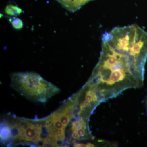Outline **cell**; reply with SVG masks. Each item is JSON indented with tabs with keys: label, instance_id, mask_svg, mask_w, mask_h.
I'll return each instance as SVG.
<instances>
[{
	"label": "cell",
	"instance_id": "1",
	"mask_svg": "<svg viewBox=\"0 0 147 147\" xmlns=\"http://www.w3.org/2000/svg\"><path fill=\"white\" fill-rule=\"evenodd\" d=\"M11 86L21 95L29 99L45 103L60 90L45 81L38 74L17 72L11 75Z\"/></svg>",
	"mask_w": 147,
	"mask_h": 147
},
{
	"label": "cell",
	"instance_id": "2",
	"mask_svg": "<svg viewBox=\"0 0 147 147\" xmlns=\"http://www.w3.org/2000/svg\"><path fill=\"white\" fill-rule=\"evenodd\" d=\"M68 11L74 12L92 0H56Z\"/></svg>",
	"mask_w": 147,
	"mask_h": 147
},
{
	"label": "cell",
	"instance_id": "3",
	"mask_svg": "<svg viewBox=\"0 0 147 147\" xmlns=\"http://www.w3.org/2000/svg\"><path fill=\"white\" fill-rule=\"evenodd\" d=\"M11 139L10 128L7 123L5 122L1 124V142L5 143Z\"/></svg>",
	"mask_w": 147,
	"mask_h": 147
},
{
	"label": "cell",
	"instance_id": "4",
	"mask_svg": "<svg viewBox=\"0 0 147 147\" xmlns=\"http://www.w3.org/2000/svg\"><path fill=\"white\" fill-rule=\"evenodd\" d=\"M21 9L12 5H8L5 9L7 14L10 15H19L21 12Z\"/></svg>",
	"mask_w": 147,
	"mask_h": 147
},
{
	"label": "cell",
	"instance_id": "5",
	"mask_svg": "<svg viewBox=\"0 0 147 147\" xmlns=\"http://www.w3.org/2000/svg\"><path fill=\"white\" fill-rule=\"evenodd\" d=\"M13 26L16 29H20L23 26V23L21 19L18 18H11L9 19Z\"/></svg>",
	"mask_w": 147,
	"mask_h": 147
},
{
	"label": "cell",
	"instance_id": "6",
	"mask_svg": "<svg viewBox=\"0 0 147 147\" xmlns=\"http://www.w3.org/2000/svg\"><path fill=\"white\" fill-rule=\"evenodd\" d=\"M94 90L95 93L97 97V102H99L105 99V96L104 94V92L105 90H95L94 88H93Z\"/></svg>",
	"mask_w": 147,
	"mask_h": 147
},
{
	"label": "cell",
	"instance_id": "7",
	"mask_svg": "<svg viewBox=\"0 0 147 147\" xmlns=\"http://www.w3.org/2000/svg\"><path fill=\"white\" fill-rule=\"evenodd\" d=\"M86 129H85L82 128L80 129H78V130H74V131H76L78 132V134H79L80 137H82V139H84L85 136H86L87 133V131H86Z\"/></svg>",
	"mask_w": 147,
	"mask_h": 147
},
{
	"label": "cell",
	"instance_id": "8",
	"mask_svg": "<svg viewBox=\"0 0 147 147\" xmlns=\"http://www.w3.org/2000/svg\"><path fill=\"white\" fill-rule=\"evenodd\" d=\"M85 99L86 100H88L90 102H92L93 101L92 96L90 93V90L87 91L86 93V96H85Z\"/></svg>",
	"mask_w": 147,
	"mask_h": 147
},
{
	"label": "cell",
	"instance_id": "9",
	"mask_svg": "<svg viewBox=\"0 0 147 147\" xmlns=\"http://www.w3.org/2000/svg\"><path fill=\"white\" fill-rule=\"evenodd\" d=\"M71 137L74 139H80L81 137L78 134V132L76 131H72V133H71Z\"/></svg>",
	"mask_w": 147,
	"mask_h": 147
},
{
	"label": "cell",
	"instance_id": "10",
	"mask_svg": "<svg viewBox=\"0 0 147 147\" xmlns=\"http://www.w3.org/2000/svg\"><path fill=\"white\" fill-rule=\"evenodd\" d=\"M74 147H87L86 144H79V143H74L73 144Z\"/></svg>",
	"mask_w": 147,
	"mask_h": 147
},
{
	"label": "cell",
	"instance_id": "11",
	"mask_svg": "<svg viewBox=\"0 0 147 147\" xmlns=\"http://www.w3.org/2000/svg\"><path fill=\"white\" fill-rule=\"evenodd\" d=\"M83 105H84V108H86L90 106V101L86 100H85V101H84V102L83 103Z\"/></svg>",
	"mask_w": 147,
	"mask_h": 147
},
{
	"label": "cell",
	"instance_id": "12",
	"mask_svg": "<svg viewBox=\"0 0 147 147\" xmlns=\"http://www.w3.org/2000/svg\"><path fill=\"white\" fill-rule=\"evenodd\" d=\"M87 147H95L94 145L90 143H88L86 144Z\"/></svg>",
	"mask_w": 147,
	"mask_h": 147
}]
</instances>
